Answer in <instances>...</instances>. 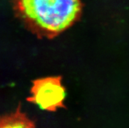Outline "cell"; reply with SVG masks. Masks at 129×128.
<instances>
[{
    "instance_id": "3957f363",
    "label": "cell",
    "mask_w": 129,
    "mask_h": 128,
    "mask_svg": "<svg viewBox=\"0 0 129 128\" xmlns=\"http://www.w3.org/2000/svg\"><path fill=\"white\" fill-rule=\"evenodd\" d=\"M35 127V122L22 110L20 105L14 112L0 115V128H32Z\"/></svg>"
},
{
    "instance_id": "6da1fadb",
    "label": "cell",
    "mask_w": 129,
    "mask_h": 128,
    "mask_svg": "<svg viewBox=\"0 0 129 128\" xmlns=\"http://www.w3.org/2000/svg\"><path fill=\"white\" fill-rule=\"evenodd\" d=\"M17 18L38 37L52 39L80 19L81 0H13Z\"/></svg>"
},
{
    "instance_id": "7a4b0ae2",
    "label": "cell",
    "mask_w": 129,
    "mask_h": 128,
    "mask_svg": "<svg viewBox=\"0 0 129 128\" xmlns=\"http://www.w3.org/2000/svg\"><path fill=\"white\" fill-rule=\"evenodd\" d=\"M66 89L62 82L61 76H47L32 82L28 102L38 105L43 110L56 112L65 108Z\"/></svg>"
}]
</instances>
